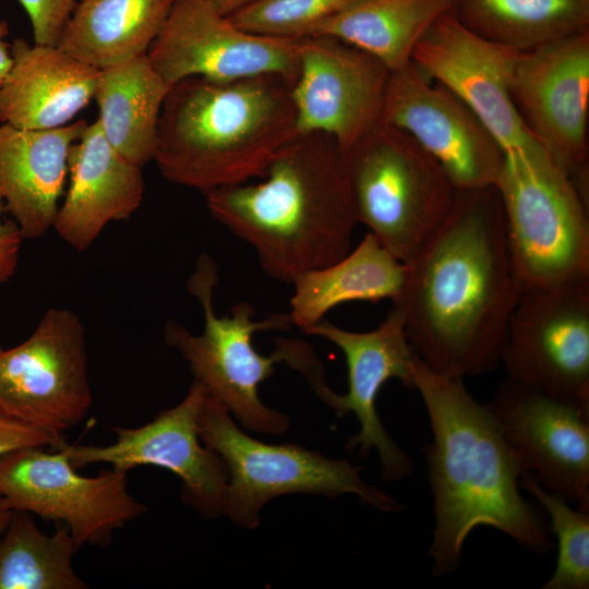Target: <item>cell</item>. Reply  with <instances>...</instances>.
<instances>
[{
	"instance_id": "cell-21",
	"label": "cell",
	"mask_w": 589,
	"mask_h": 589,
	"mask_svg": "<svg viewBox=\"0 0 589 589\" xmlns=\"http://www.w3.org/2000/svg\"><path fill=\"white\" fill-rule=\"evenodd\" d=\"M86 121L47 130L0 125V197L23 239L53 227L67 177L69 154Z\"/></svg>"
},
{
	"instance_id": "cell-37",
	"label": "cell",
	"mask_w": 589,
	"mask_h": 589,
	"mask_svg": "<svg viewBox=\"0 0 589 589\" xmlns=\"http://www.w3.org/2000/svg\"><path fill=\"white\" fill-rule=\"evenodd\" d=\"M2 350L1 344H0V351Z\"/></svg>"
},
{
	"instance_id": "cell-34",
	"label": "cell",
	"mask_w": 589,
	"mask_h": 589,
	"mask_svg": "<svg viewBox=\"0 0 589 589\" xmlns=\"http://www.w3.org/2000/svg\"><path fill=\"white\" fill-rule=\"evenodd\" d=\"M9 35V25L7 21H0V88L2 87L7 75L12 65L11 44L7 41Z\"/></svg>"
},
{
	"instance_id": "cell-10",
	"label": "cell",
	"mask_w": 589,
	"mask_h": 589,
	"mask_svg": "<svg viewBox=\"0 0 589 589\" xmlns=\"http://www.w3.org/2000/svg\"><path fill=\"white\" fill-rule=\"evenodd\" d=\"M91 405L83 323L69 309L50 308L23 342L0 351V409L61 437Z\"/></svg>"
},
{
	"instance_id": "cell-25",
	"label": "cell",
	"mask_w": 589,
	"mask_h": 589,
	"mask_svg": "<svg viewBox=\"0 0 589 589\" xmlns=\"http://www.w3.org/2000/svg\"><path fill=\"white\" fill-rule=\"evenodd\" d=\"M170 89L147 56L104 68L94 99L109 144L129 163L154 159L160 111Z\"/></svg>"
},
{
	"instance_id": "cell-33",
	"label": "cell",
	"mask_w": 589,
	"mask_h": 589,
	"mask_svg": "<svg viewBox=\"0 0 589 589\" xmlns=\"http://www.w3.org/2000/svg\"><path fill=\"white\" fill-rule=\"evenodd\" d=\"M7 212L0 197V285L15 273L23 237L13 219L4 217Z\"/></svg>"
},
{
	"instance_id": "cell-8",
	"label": "cell",
	"mask_w": 589,
	"mask_h": 589,
	"mask_svg": "<svg viewBox=\"0 0 589 589\" xmlns=\"http://www.w3.org/2000/svg\"><path fill=\"white\" fill-rule=\"evenodd\" d=\"M199 435L220 457L228 473L223 515L242 528H256L265 504L284 494L336 498L352 493L382 512L402 509L394 497L366 484L360 477L361 467L348 460L328 458L298 444H269L249 436L208 392L199 416Z\"/></svg>"
},
{
	"instance_id": "cell-12",
	"label": "cell",
	"mask_w": 589,
	"mask_h": 589,
	"mask_svg": "<svg viewBox=\"0 0 589 589\" xmlns=\"http://www.w3.org/2000/svg\"><path fill=\"white\" fill-rule=\"evenodd\" d=\"M300 39L242 29L206 0H177L146 56L170 86L194 76L230 81L266 74L292 86Z\"/></svg>"
},
{
	"instance_id": "cell-3",
	"label": "cell",
	"mask_w": 589,
	"mask_h": 589,
	"mask_svg": "<svg viewBox=\"0 0 589 589\" xmlns=\"http://www.w3.org/2000/svg\"><path fill=\"white\" fill-rule=\"evenodd\" d=\"M205 197L212 217L250 244L275 280L291 284L351 250L358 220L344 154L324 133H298L263 178Z\"/></svg>"
},
{
	"instance_id": "cell-26",
	"label": "cell",
	"mask_w": 589,
	"mask_h": 589,
	"mask_svg": "<svg viewBox=\"0 0 589 589\" xmlns=\"http://www.w3.org/2000/svg\"><path fill=\"white\" fill-rule=\"evenodd\" d=\"M452 10L454 0H353L311 36L340 39L395 71L411 61L420 38Z\"/></svg>"
},
{
	"instance_id": "cell-4",
	"label": "cell",
	"mask_w": 589,
	"mask_h": 589,
	"mask_svg": "<svg viewBox=\"0 0 589 589\" xmlns=\"http://www.w3.org/2000/svg\"><path fill=\"white\" fill-rule=\"evenodd\" d=\"M297 134L284 77H188L166 96L153 160L168 181L205 194L263 178Z\"/></svg>"
},
{
	"instance_id": "cell-19",
	"label": "cell",
	"mask_w": 589,
	"mask_h": 589,
	"mask_svg": "<svg viewBox=\"0 0 589 589\" xmlns=\"http://www.w3.org/2000/svg\"><path fill=\"white\" fill-rule=\"evenodd\" d=\"M519 53L474 33L452 10L420 38L411 62L468 105L506 151L536 140L510 96Z\"/></svg>"
},
{
	"instance_id": "cell-31",
	"label": "cell",
	"mask_w": 589,
	"mask_h": 589,
	"mask_svg": "<svg viewBox=\"0 0 589 589\" xmlns=\"http://www.w3.org/2000/svg\"><path fill=\"white\" fill-rule=\"evenodd\" d=\"M31 21L34 44L58 46L76 0H17Z\"/></svg>"
},
{
	"instance_id": "cell-22",
	"label": "cell",
	"mask_w": 589,
	"mask_h": 589,
	"mask_svg": "<svg viewBox=\"0 0 589 589\" xmlns=\"http://www.w3.org/2000/svg\"><path fill=\"white\" fill-rule=\"evenodd\" d=\"M12 65L0 88V122L17 129L67 125L95 97L99 69L58 46L11 44Z\"/></svg>"
},
{
	"instance_id": "cell-18",
	"label": "cell",
	"mask_w": 589,
	"mask_h": 589,
	"mask_svg": "<svg viewBox=\"0 0 589 589\" xmlns=\"http://www.w3.org/2000/svg\"><path fill=\"white\" fill-rule=\"evenodd\" d=\"M389 74L380 60L340 39L301 38L291 86L297 132L324 133L348 151L381 123Z\"/></svg>"
},
{
	"instance_id": "cell-30",
	"label": "cell",
	"mask_w": 589,
	"mask_h": 589,
	"mask_svg": "<svg viewBox=\"0 0 589 589\" xmlns=\"http://www.w3.org/2000/svg\"><path fill=\"white\" fill-rule=\"evenodd\" d=\"M353 0H251L229 16L240 28L251 33L304 38L317 26Z\"/></svg>"
},
{
	"instance_id": "cell-5",
	"label": "cell",
	"mask_w": 589,
	"mask_h": 589,
	"mask_svg": "<svg viewBox=\"0 0 589 589\" xmlns=\"http://www.w3.org/2000/svg\"><path fill=\"white\" fill-rule=\"evenodd\" d=\"M494 187L521 293L589 284L588 201L548 151L506 149Z\"/></svg>"
},
{
	"instance_id": "cell-1",
	"label": "cell",
	"mask_w": 589,
	"mask_h": 589,
	"mask_svg": "<svg viewBox=\"0 0 589 589\" xmlns=\"http://www.w3.org/2000/svg\"><path fill=\"white\" fill-rule=\"evenodd\" d=\"M521 290L495 187L456 190L444 221L407 264L393 301L414 354L455 378L491 373L501 363Z\"/></svg>"
},
{
	"instance_id": "cell-14",
	"label": "cell",
	"mask_w": 589,
	"mask_h": 589,
	"mask_svg": "<svg viewBox=\"0 0 589 589\" xmlns=\"http://www.w3.org/2000/svg\"><path fill=\"white\" fill-rule=\"evenodd\" d=\"M486 406L525 471L589 512V402L507 377Z\"/></svg>"
},
{
	"instance_id": "cell-17",
	"label": "cell",
	"mask_w": 589,
	"mask_h": 589,
	"mask_svg": "<svg viewBox=\"0 0 589 589\" xmlns=\"http://www.w3.org/2000/svg\"><path fill=\"white\" fill-rule=\"evenodd\" d=\"M205 386L194 380L184 398L137 428L113 426L116 441L105 446L63 444L74 468L109 464L129 472L156 466L182 482V498L206 518L223 515L228 473L220 457L199 435Z\"/></svg>"
},
{
	"instance_id": "cell-35",
	"label": "cell",
	"mask_w": 589,
	"mask_h": 589,
	"mask_svg": "<svg viewBox=\"0 0 589 589\" xmlns=\"http://www.w3.org/2000/svg\"><path fill=\"white\" fill-rule=\"evenodd\" d=\"M218 13L225 16H230L251 0H206Z\"/></svg>"
},
{
	"instance_id": "cell-36",
	"label": "cell",
	"mask_w": 589,
	"mask_h": 589,
	"mask_svg": "<svg viewBox=\"0 0 589 589\" xmlns=\"http://www.w3.org/2000/svg\"><path fill=\"white\" fill-rule=\"evenodd\" d=\"M14 513L15 512L8 505L4 498L0 496V536L11 521Z\"/></svg>"
},
{
	"instance_id": "cell-11",
	"label": "cell",
	"mask_w": 589,
	"mask_h": 589,
	"mask_svg": "<svg viewBox=\"0 0 589 589\" xmlns=\"http://www.w3.org/2000/svg\"><path fill=\"white\" fill-rule=\"evenodd\" d=\"M510 96L526 129L588 200L589 31L520 52Z\"/></svg>"
},
{
	"instance_id": "cell-27",
	"label": "cell",
	"mask_w": 589,
	"mask_h": 589,
	"mask_svg": "<svg viewBox=\"0 0 589 589\" xmlns=\"http://www.w3.org/2000/svg\"><path fill=\"white\" fill-rule=\"evenodd\" d=\"M458 20L518 52L589 31V0H454Z\"/></svg>"
},
{
	"instance_id": "cell-9",
	"label": "cell",
	"mask_w": 589,
	"mask_h": 589,
	"mask_svg": "<svg viewBox=\"0 0 589 589\" xmlns=\"http://www.w3.org/2000/svg\"><path fill=\"white\" fill-rule=\"evenodd\" d=\"M63 444L53 453L33 446L0 457V496L14 512L67 526L77 550L107 546L146 506L128 491V472L111 468L82 476Z\"/></svg>"
},
{
	"instance_id": "cell-29",
	"label": "cell",
	"mask_w": 589,
	"mask_h": 589,
	"mask_svg": "<svg viewBox=\"0 0 589 589\" xmlns=\"http://www.w3.org/2000/svg\"><path fill=\"white\" fill-rule=\"evenodd\" d=\"M520 484L542 505L550 517V532L557 540L555 569L542 589H588L589 512L545 490L530 472L521 474Z\"/></svg>"
},
{
	"instance_id": "cell-7",
	"label": "cell",
	"mask_w": 589,
	"mask_h": 589,
	"mask_svg": "<svg viewBox=\"0 0 589 589\" xmlns=\"http://www.w3.org/2000/svg\"><path fill=\"white\" fill-rule=\"evenodd\" d=\"M342 154L358 224L409 264L444 221L456 189L407 133L382 122Z\"/></svg>"
},
{
	"instance_id": "cell-32",
	"label": "cell",
	"mask_w": 589,
	"mask_h": 589,
	"mask_svg": "<svg viewBox=\"0 0 589 589\" xmlns=\"http://www.w3.org/2000/svg\"><path fill=\"white\" fill-rule=\"evenodd\" d=\"M62 437L27 424L0 409V457L24 447L52 446L63 444Z\"/></svg>"
},
{
	"instance_id": "cell-20",
	"label": "cell",
	"mask_w": 589,
	"mask_h": 589,
	"mask_svg": "<svg viewBox=\"0 0 589 589\" xmlns=\"http://www.w3.org/2000/svg\"><path fill=\"white\" fill-rule=\"evenodd\" d=\"M145 191L141 167L125 160L99 123H86L69 154V188L53 229L77 251L87 250L111 221L128 219Z\"/></svg>"
},
{
	"instance_id": "cell-2",
	"label": "cell",
	"mask_w": 589,
	"mask_h": 589,
	"mask_svg": "<svg viewBox=\"0 0 589 589\" xmlns=\"http://www.w3.org/2000/svg\"><path fill=\"white\" fill-rule=\"evenodd\" d=\"M412 378L433 435L424 448L433 496L428 550L433 575L455 572L466 539L482 526L538 554L552 550L546 519L520 493L522 464L488 406L470 395L462 378L443 376L417 356Z\"/></svg>"
},
{
	"instance_id": "cell-13",
	"label": "cell",
	"mask_w": 589,
	"mask_h": 589,
	"mask_svg": "<svg viewBox=\"0 0 589 589\" xmlns=\"http://www.w3.org/2000/svg\"><path fill=\"white\" fill-rule=\"evenodd\" d=\"M381 122L407 133L456 190L495 185L504 148L468 105L411 61L390 71Z\"/></svg>"
},
{
	"instance_id": "cell-24",
	"label": "cell",
	"mask_w": 589,
	"mask_h": 589,
	"mask_svg": "<svg viewBox=\"0 0 589 589\" xmlns=\"http://www.w3.org/2000/svg\"><path fill=\"white\" fill-rule=\"evenodd\" d=\"M177 0H81L58 47L99 70L145 56Z\"/></svg>"
},
{
	"instance_id": "cell-6",
	"label": "cell",
	"mask_w": 589,
	"mask_h": 589,
	"mask_svg": "<svg viewBox=\"0 0 589 589\" xmlns=\"http://www.w3.org/2000/svg\"><path fill=\"white\" fill-rule=\"evenodd\" d=\"M217 272L215 261L203 254L188 281L189 292L202 306L203 330L193 334L180 323L169 321L164 330L165 341L189 363L194 380L201 382L242 428L281 435L289 429V419L262 401L259 387L273 375L276 363H288L293 339L278 340L269 356L260 353L252 341L257 332L289 329L291 320L288 313H277L256 321L253 306L247 302L237 303L230 316L217 315L213 304Z\"/></svg>"
},
{
	"instance_id": "cell-15",
	"label": "cell",
	"mask_w": 589,
	"mask_h": 589,
	"mask_svg": "<svg viewBox=\"0 0 589 589\" xmlns=\"http://www.w3.org/2000/svg\"><path fill=\"white\" fill-rule=\"evenodd\" d=\"M501 363L510 380L589 402V284L522 292Z\"/></svg>"
},
{
	"instance_id": "cell-16",
	"label": "cell",
	"mask_w": 589,
	"mask_h": 589,
	"mask_svg": "<svg viewBox=\"0 0 589 589\" xmlns=\"http://www.w3.org/2000/svg\"><path fill=\"white\" fill-rule=\"evenodd\" d=\"M303 332L333 342L344 353L348 370L346 394L337 395L330 390L323 377L311 386L338 417L349 412L357 417L360 431L349 438L347 448L359 447L362 455L376 449L383 480L405 479L413 471V464L387 433L376 409L377 396L389 380H399L413 388L416 354L408 341L400 310L393 305L386 318L369 332L346 330L325 318Z\"/></svg>"
},
{
	"instance_id": "cell-23",
	"label": "cell",
	"mask_w": 589,
	"mask_h": 589,
	"mask_svg": "<svg viewBox=\"0 0 589 589\" xmlns=\"http://www.w3.org/2000/svg\"><path fill=\"white\" fill-rule=\"evenodd\" d=\"M407 276L397 260L368 232L340 260L298 275L293 280L289 317L302 330L317 324L334 308L353 301H394Z\"/></svg>"
},
{
	"instance_id": "cell-28",
	"label": "cell",
	"mask_w": 589,
	"mask_h": 589,
	"mask_svg": "<svg viewBox=\"0 0 589 589\" xmlns=\"http://www.w3.org/2000/svg\"><path fill=\"white\" fill-rule=\"evenodd\" d=\"M76 551L67 526L48 536L31 514L15 512L0 536V589H85L73 567Z\"/></svg>"
}]
</instances>
